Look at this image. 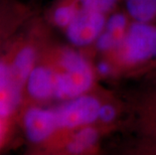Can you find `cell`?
Here are the masks:
<instances>
[{
  "instance_id": "cell-7",
  "label": "cell",
  "mask_w": 156,
  "mask_h": 155,
  "mask_svg": "<svg viewBox=\"0 0 156 155\" xmlns=\"http://www.w3.org/2000/svg\"><path fill=\"white\" fill-rule=\"evenodd\" d=\"M21 87L11 67L0 62V116H8L16 109L20 102Z\"/></svg>"
},
{
  "instance_id": "cell-13",
  "label": "cell",
  "mask_w": 156,
  "mask_h": 155,
  "mask_svg": "<svg viewBox=\"0 0 156 155\" xmlns=\"http://www.w3.org/2000/svg\"><path fill=\"white\" fill-rule=\"evenodd\" d=\"M1 133H2V122L0 120V136H1Z\"/></svg>"
},
{
  "instance_id": "cell-8",
  "label": "cell",
  "mask_w": 156,
  "mask_h": 155,
  "mask_svg": "<svg viewBox=\"0 0 156 155\" xmlns=\"http://www.w3.org/2000/svg\"><path fill=\"white\" fill-rule=\"evenodd\" d=\"M56 74L51 69L37 67L32 69L27 79V91L31 97L44 100L55 97Z\"/></svg>"
},
{
  "instance_id": "cell-1",
  "label": "cell",
  "mask_w": 156,
  "mask_h": 155,
  "mask_svg": "<svg viewBox=\"0 0 156 155\" xmlns=\"http://www.w3.org/2000/svg\"><path fill=\"white\" fill-rule=\"evenodd\" d=\"M105 55L114 74L133 77L156 72V24L131 20L122 41Z\"/></svg>"
},
{
  "instance_id": "cell-2",
  "label": "cell",
  "mask_w": 156,
  "mask_h": 155,
  "mask_svg": "<svg viewBox=\"0 0 156 155\" xmlns=\"http://www.w3.org/2000/svg\"><path fill=\"white\" fill-rule=\"evenodd\" d=\"M128 95L124 102L126 127L137 139L138 150L156 153V79Z\"/></svg>"
},
{
  "instance_id": "cell-11",
  "label": "cell",
  "mask_w": 156,
  "mask_h": 155,
  "mask_svg": "<svg viewBox=\"0 0 156 155\" xmlns=\"http://www.w3.org/2000/svg\"><path fill=\"white\" fill-rule=\"evenodd\" d=\"M77 2L80 4V9L97 10L110 14L117 9L119 3H122V0H77Z\"/></svg>"
},
{
  "instance_id": "cell-9",
  "label": "cell",
  "mask_w": 156,
  "mask_h": 155,
  "mask_svg": "<svg viewBox=\"0 0 156 155\" xmlns=\"http://www.w3.org/2000/svg\"><path fill=\"white\" fill-rule=\"evenodd\" d=\"M132 21L156 24V0H122Z\"/></svg>"
},
{
  "instance_id": "cell-12",
  "label": "cell",
  "mask_w": 156,
  "mask_h": 155,
  "mask_svg": "<svg viewBox=\"0 0 156 155\" xmlns=\"http://www.w3.org/2000/svg\"><path fill=\"white\" fill-rule=\"evenodd\" d=\"M79 6L75 5V3L72 4L64 5L61 7L56 8L54 14V19L55 22L59 26L62 27H67V26L71 23L72 20L74 19L76 14L79 11Z\"/></svg>"
},
{
  "instance_id": "cell-6",
  "label": "cell",
  "mask_w": 156,
  "mask_h": 155,
  "mask_svg": "<svg viewBox=\"0 0 156 155\" xmlns=\"http://www.w3.org/2000/svg\"><path fill=\"white\" fill-rule=\"evenodd\" d=\"M24 127L26 136L31 142L39 143L58 129L55 110L31 108L24 115Z\"/></svg>"
},
{
  "instance_id": "cell-14",
  "label": "cell",
  "mask_w": 156,
  "mask_h": 155,
  "mask_svg": "<svg viewBox=\"0 0 156 155\" xmlns=\"http://www.w3.org/2000/svg\"><path fill=\"white\" fill-rule=\"evenodd\" d=\"M151 78H155L156 79V72H153V74H151Z\"/></svg>"
},
{
  "instance_id": "cell-3",
  "label": "cell",
  "mask_w": 156,
  "mask_h": 155,
  "mask_svg": "<svg viewBox=\"0 0 156 155\" xmlns=\"http://www.w3.org/2000/svg\"><path fill=\"white\" fill-rule=\"evenodd\" d=\"M59 64L64 72L56 74L55 97L71 100L94 90L95 70L81 55L66 51Z\"/></svg>"
},
{
  "instance_id": "cell-5",
  "label": "cell",
  "mask_w": 156,
  "mask_h": 155,
  "mask_svg": "<svg viewBox=\"0 0 156 155\" xmlns=\"http://www.w3.org/2000/svg\"><path fill=\"white\" fill-rule=\"evenodd\" d=\"M109 14L97 10L79 9L67 26V35L74 45L86 48L95 45L105 28Z\"/></svg>"
},
{
  "instance_id": "cell-4",
  "label": "cell",
  "mask_w": 156,
  "mask_h": 155,
  "mask_svg": "<svg viewBox=\"0 0 156 155\" xmlns=\"http://www.w3.org/2000/svg\"><path fill=\"white\" fill-rule=\"evenodd\" d=\"M110 95L93 90L89 93L71 99L55 111L58 129H81L84 127H99L101 109ZM100 128V127H99Z\"/></svg>"
},
{
  "instance_id": "cell-10",
  "label": "cell",
  "mask_w": 156,
  "mask_h": 155,
  "mask_svg": "<svg viewBox=\"0 0 156 155\" xmlns=\"http://www.w3.org/2000/svg\"><path fill=\"white\" fill-rule=\"evenodd\" d=\"M34 51L31 48H24L18 52L11 65V70L16 79L23 85L28 79L34 64Z\"/></svg>"
}]
</instances>
